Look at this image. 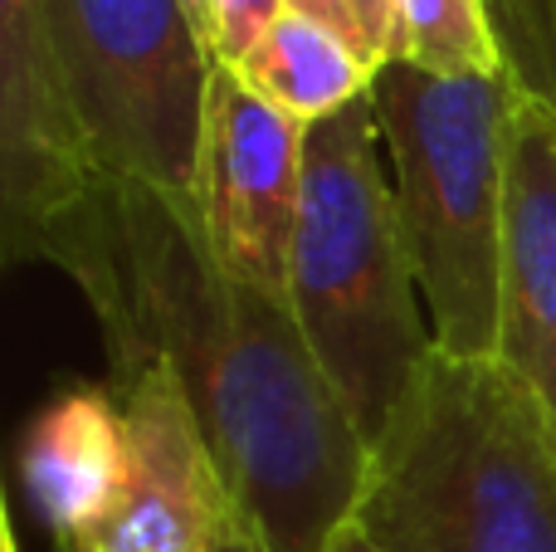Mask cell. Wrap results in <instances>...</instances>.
<instances>
[{"label":"cell","mask_w":556,"mask_h":552,"mask_svg":"<svg viewBox=\"0 0 556 552\" xmlns=\"http://www.w3.org/2000/svg\"><path fill=\"white\" fill-rule=\"evenodd\" d=\"M307 127L260 98L235 68H215L191 201L235 279L288 299Z\"/></svg>","instance_id":"obj_6"},{"label":"cell","mask_w":556,"mask_h":552,"mask_svg":"<svg viewBox=\"0 0 556 552\" xmlns=\"http://www.w3.org/2000/svg\"><path fill=\"white\" fill-rule=\"evenodd\" d=\"M278 15H283V0H205L201 39L215 64L235 68Z\"/></svg>","instance_id":"obj_14"},{"label":"cell","mask_w":556,"mask_h":552,"mask_svg":"<svg viewBox=\"0 0 556 552\" xmlns=\"http://www.w3.org/2000/svg\"><path fill=\"white\" fill-rule=\"evenodd\" d=\"M356 25H362L371 54L381 59V68L391 59H405V39H401V5L395 0H352Z\"/></svg>","instance_id":"obj_15"},{"label":"cell","mask_w":556,"mask_h":552,"mask_svg":"<svg viewBox=\"0 0 556 552\" xmlns=\"http://www.w3.org/2000/svg\"><path fill=\"white\" fill-rule=\"evenodd\" d=\"M98 162L39 0H0V244L35 260L39 235L93 186Z\"/></svg>","instance_id":"obj_7"},{"label":"cell","mask_w":556,"mask_h":552,"mask_svg":"<svg viewBox=\"0 0 556 552\" xmlns=\"http://www.w3.org/2000/svg\"><path fill=\"white\" fill-rule=\"evenodd\" d=\"M352 528L381 552H556V416L498 357L434 348L371 446Z\"/></svg>","instance_id":"obj_2"},{"label":"cell","mask_w":556,"mask_h":552,"mask_svg":"<svg viewBox=\"0 0 556 552\" xmlns=\"http://www.w3.org/2000/svg\"><path fill=\"white\" fill-rule=\"evenodd\" d=\"M288 303L352 426L376 446L434 352V333L371 93L307 127Z\"/></svg>","instance_id":"obj_3"},{"label":"cell","mask_w":556,"mask_h":552,"mask_svg":"<svg viewBox=\"0 0 556 552\" xmlns=\"http://www.w3.org/2000/svg\"><path fill=\"white\" fill-rule=\"evenodd\" d=\"M0 552H20V543H15V528H10V518H0Z\"/></svg>","instance_id":"obj_20"},{"label":"cell","mask_w":556,"mask_h":552,"mask_svg":"<svg viewBox=\"0 0 556 552\" xmlns=\"http://www.w3.org/2000/svg\"><path fill=\"white\" fill-rule=\"evenodd\" d=\"M113 391L123 397L132 440L123 499L98 534L59 543V552H211L240 518V504L191 397L166 367L132 372Z\"/></svg>","instance_id":"obj_8"},{"label":"cell","mask_w":556,"mask_h":552,"mask_svg":"<svg viewBox=\"0 0 556 552\" xmlns=\"http://www.w3.org/2000/svg\"><path fill=\"white\" fill-rule=\"evenodd\" d=\"M405 59L434 74H503L493 0H395Z\"/></svg>","instance_id":"obj_12"},{"label":"cell","mask_w":556,"mask_h":552,"mask_svg":"<svg viewBox=\"0 0 556 552\" xmlns=\"http://www.w3.org/2000/svg\"><path fill=\"white\" fill-rule=\"evenodd\" d=\"M498 362L556 416V113L528 93L508 133Z\"/></svg>","instance_id":"obj_9"},{"label":"cell","mask_w":556,"mask_h":552,"mask_svg":"<svg viewBox=\"0 0 556 552\" xmlns=\"http://www.w3.org/2000/svg\"><path fill=\"white\" fill-rule=\"evenodd\" d=\"M93 313L113 381L166 367L191 397L240 514L274 552H327L371 446L317 367L293 303L220 264L191 191L98 172L39 235Z\"/></svg>","instance_id":"obj_1"},{"label":"cell","mask_w":556,"mask_h":552,"mask_svg":"<svg viewBox=\"0 0 556 552\" xmlns=\"http://www.w3.org/2000/svg\"><path fill=\"white\" fill-rule=\"evenodd\" d=\"M181 5H186V15H191L195 35H201V25H205V0H181Z\"/></svg>","instance_id":"obj_19"},{"label":"cell","mask_w":556,"mask_h":552,"mask_svg":"<svg viewBox=\"0 0 556 552\" xmlns=\"http://www.w3.org/2000/svg\"><path fill=\"white\" fill-rule=\"evenodd\" d=\"M132 465L127 411L113 387H68L35 411L20 440V479L59 543L98 534Z\"/></svg>","instance_id":"obj_10"},{"label":"cell","mask_w":556,"mask_h":552,"mask_svg":"<svg viewBox=\"0 0 556 552\" xmlns=\"http://www.w3.org/2000/svg\"><path fill=\"white\" fill-rule=\"evenodd\" d=\"M235 74L260 98H269L274 108H283L288 117L313 127V123H323V117L352 108L356 98L371 93L381 64H376L362 45H352L346 35L283 10V15L254 39L250 54L235 64Z\"/></svg>","instance_id":"obj_11"},{"label":"cell","mask_w":556,"mask_h":552,"mask_svg":"<svg viewBox=\"0 0 556 552\" xmlns=\"http://www.w3.org/2000/svg\"><path fill=\"white\" fill-rule=\"evenodd\" d=\"M98 172L191 191L215 59L181 0H39Z\"/></svg>","instance_id":"obj_5"},{"label":"cell","mask_w":556,"mask_h":552,"mask_svg":"<svg viewBox=\"0 0 556 552\" xmlns=\"http://www.w3.org/2000/svg\"><path fill=\"white\" fill-rule=\"evenodd\" d=\"M283 10H293V15H307V20H317V25L337 29V35H346L352 45H362L366 54H371V45H366L362 25H356L352 0H283ZM371 59H376V54H371ZM376 64H381V59H376Z\"/></svg>","instance_id":"obj_16"},{"label":"cell","mask_w":556,"mask_h":552,"mask_svg":"<svg viewBox=\"0 0 556 552\" xmlns=\"http://www.w3.org/2000/svg\"><path fill=\"white\" fill-rule=\"evenodd\" d=\"M522 88L503 74H434L391 59L376 74L391 191L434 348L498 357L508 133Z\"/></svg>","instance_id":"obj_4"},{"label":"cell","mask_w":556,"mask_h":552,"mask_svg":"<svg viewBox=\"0 0 556 552\" xmlns=\"http://www.w3.org/2000/svg\"><path fill=\"white\" fill-rule=\"evenodd\" d=\"M327 552H381V548H376V543H371V538H366V534H362V528H352V524H346V528H342V534H337V543H332V548H327Z\"/></svg>","instance_id":"obj_18"},{"label":"cell","mask_w":556,"mask_h":552,"mask_svg":"<svg viewBox=\"0 0 556 552\" xmlns=\"http://www.w3.org/2000/svg\"><path fill=\"white\" fill-rule=\"evenodd\" d=\"M493 29L508 78L556 113V0H493Z\"/></svg>","instance_id":"obj_13"},{"label":"cell","mask_w":556,"mask_h":552,"mask_svg":"<svg viewBox=\"0 0 556 552\" xmlns=\"http://www.w3.org/2000/svg\"><path fill=\"white\" fill-rule=\"evenodd\" d=\"M211 552H274V548L264 543V534H260V528H254L250 518L240 514L230 528H225L220 538H215V548H211Z\"/></svg>","instance_id":"obj_17"}]
</instances>
